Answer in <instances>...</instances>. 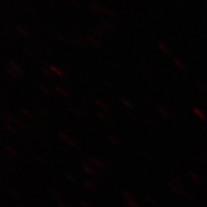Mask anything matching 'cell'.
I'll list each match as a JSON object with an SVG mask.
<instances>
[{
  "label": "cell",
  "instance_id": "cell-1",
  "mask_svg": "<svg viewBox=\"0 0 207 207\" xmlns=\"http://www.w3.org/2000/svg\"><path fill=\"white\" fill-rule=\"evenodd\" d=\"M94 34L98 37H103L105 36V34L107 33V30L103 27V25H100V24H97L95 25L93 28H92V31H91Z\"/></svg>",
  "mask_w": 207,
  "mask_h": 207
},
{
  "label": "cell",
  "instance_id": "cell-2",
  "mask_svg": "<svg viewBox=\"0 0 207 207\" xmlns=\"http://www.w3.org/2000/svg\"><path fill=\"white\" fill-rule=\"evenodd\" d=\"M72 42L74 43V44H76L78 47H80V48H85L86 45H87V39L86 38H84L82 37H81V36H79V37H77V38H72Z\"/></svg>",
  "mask_w": 207,
  "mask_h": 207
},
{
  "label": "cell",
  "instance_id": "cell-3",
  "mask_svg": "<svg viewBox=\"0 0 207 207\" xmlns=\"http://www.w3.org/2000/svg\"><path fill=\"white\" fill-rule=\"evenodd\" d=\"M9 67L10 68H12L13 71H16L19 76H22V75H24V72H23V70H22V68H21V66H20L16 61H15V60H10L9 61Z\"/></svg>",
  "mask_w": 207,
  "mask_h": 207
},
{
  "label": "cell",
  "instance_id": "cell-4",
  "mask_svg": "<svg viewBox=\"0 0 207 207\" xmlns=\"http://www.w3.org/2000/svg\"><path fill=\"white\" fill-rule=\"evenodd\" d=\"M49 69L53 72V74L56 76V77H61V78H64L65 77V72L61 68L58 67V66H55V65H50L49 66Z\"/></svg>",
  "mask_w": 207,
  "mask_h": 207
},
{
  "label": "cell",
  "instance_id": "cell-5",
  "mask_svg": "<svg viewBox=\"0 0 207 207\" xmlns=\"http://www.w3.org/2000/svg\"><path fill=\"white\" fill-rule=\"evenodd\" d=\"M87 160L89 161V163L92 164V165H94V166H96V167L103 168V167L106 166V164H105V163H103L102 160L98 159V158H97V157H95V156H88V157H87Z\"/></svg>",
  "mask_w": 207,
  "mask_h": 207
},
{
  "label": "cell",
  "instance_id": "cell-6",
  "mask_svg": "<svg viewBox=\"0 0 207 207\" xmlns=\"http://www.w3.org/2000/svg\"><path fill=\"white\" fill-rule=\"evenodd\" d=\"M60 137L64 141H65L67 144H69V146H71V147H73V148H75V149H77V150L79 149V148H78V145L76 144V143L71 139V138L69 137L67 134H65L64 133H60Z\"/></svg>",
  "mask_w": 207,
  "mask_h": 207
},
{
  "label": "cell",
  "instance_id": "cell-7",
  "mask_svg": "<svg viewBox=\"0 0 207 207\" xmlns=\"http://www.w3.org/2000/svg\"><path fill=\"white\" fill-rule=\"evenodd\" d=\"M70 112L73 113L76 116L81 117V118H85V117H86V113L84 111V110H82L80 107H70Z\"/></svg>",
  "mask_w": 207,
  "mask_h": 207
},
{
  "label": "cell",
  "instance_id": "cell-8",
  "mask_svg": "<svg viewBox=\"0 0 207 207\" xmlns=\"http://www.w3.org/2000/svg\"><path fill=\"white\" fill-rule=\"evenodd\" d=\"M88 7L90 8L95 13H98V15H102L103 13V8H101L100 7V5L98 4V3H96V2H90L89 3V5H88Z\"/></svg>",
  "mask_w": 207,
  "mask_h": 207
},
{
  "label": "cell",
  "instance_id": "cell-9",
  "mask_svg": "<svg viewBox=\"0 0 207 207\" xmlns=\"http://www.w3.org/2000/svg\"><path fill=\"white\" fill-rule=\"evenodd\" d=\"M82 169H84V171L86 172V174L90 175V176H95L96 175L95 169H93V167L91 166L90 164H88V163H82Z\"/></svg>",
  "mask_w": 207,
  "mask_h": 207
},
{
  "label": "cell",
  "instance_id": "cell-10",
  "mask_svg": "<svg viewBox=\"0 0 207 207\" xmlns=\"http://www.w3.org/2000/svg\"><path fill=\"white\" fill-rule=\"evenodd\" d=\"M94 103H95V105L97 106L98 107H100V108L103 109V110H105V111H107H107H108V112L111 111V109H110L103 102H102V101H100V100H97V99H96V100L94 101Z\"/></svg>",
  "mask_w": 207,
  "mask_h": 207
},
{
  "label": "cell",
  "instance_id": "cell-11",
  "mask_svg": "<svg viewBox=\"0 0 207 207\" xmlns=\"http://www.w3.org/2000/svg\"><path fill=\"white\" fill-rule=\"evenodd\" d=\"M55 91H56L58 94L61 95L63 97H68V96H69V92L67 90H65L64 87H61L60 85H56V86H55Z\"/></svg>",
  "mask_w": 207,
  "mask_h": 207
},
{
  "label": "cell",
  "instance_id": "cell-12",
  "mask_svg": "<svg viewBox=\"0 0 207 207\" xmlns=\"http://www.w3.org/2000/svg\"><path fill=\"white\" fill-rule=\"evenodd\" d=\"M86 39H87V42L91 43L93 46L97 47V48H100V47H101V43L99 42V40H98L97 38H95L94 37L87 36V37H86Z\"/></svg>",
  "mask_w": 207,
  "mask_h": 207
},
{
  "label": "cell",
  "instance_id": "cell-13",
  "mask_svg": "<svg viewBox=\"0 0 207 207\" xmlns=\"http://www.w3.org/2000/svg\"><path fill=\"white\" fill-rule=\"evenodd\" d=\"M103 15H107L108 17L112 18V19H116V16L115 13L110 10L109 8H107V7H103Z\"/></svg>",
  "mask_w": 207,
  "mask_h": 207
},
{
  "label": "cell",
  "instance_id": "cell-14",
  "mask_svg": "<svg viewBox=\"0 0 207 207\" xmlns=\"http://www.w3.org/2000/svg\"><path fill=\"white\" fill-rule=\"evenodd\" d=\"M16 30H17V32L21 34V36H23L26 39H29L30 38V34L27 32V30L25 29V28H23V27H21V26H17L16 27Z\"/></svg>",
  "mask_w": 207,
  "mask_h": 207
},
{
  "label": "cell",
  "instance_id": "cell-15",
  "mask_svg": "<svg viewBox=\"0 0 207 207\" xmlns=\"http://www.w3.org/2000/svg\"><path fill=\"white\" fill-rule=\"evenodd\" d=\"M120 102H121L125 107H127L128 108L133 109V108L134 107L133 103L132 102H130V100H129V99H127V98H125V97H121V98H120Z\"/></svg>",
  "mask_w": 207,
  "mask_h": 207
},
{
  "label": "cell",
  "instance_id": "cell-16",
  "mask_svg": "<svg viewBox=\"0 0 207 207\" xmlns=\"http://www.w3.org/2000/svg\"><path fill=\"white\" fill-rule=\"evenodd\" d=\"M157 47H158V49H159L163 54H165V55L170 54V50H169L168 46L166 44H164L163 42H158L157 43Z\"/></svg>",
  "mask_w": 207,
  "mask_h": 207
},
{
  "label": "cell",
  "instance_id": "cell-17",
  "mask_svg": "<svg viewBox=\"0 0 207 207\" xmlns=\"http://www.w3.org/2000/svg\"><path fill=\"white\" fill-rule=\"evenodd\" d=\"M172 63H174V64L178 68V69H180V70H182V71H185V64L182 63V61L180 60H178V59H172Z\"/></svg>",
  "mask_w": 207,
  "mask_h": 207
},
{
  "label": "cell",
  "instance_id": "cell-18",
  "mask_svg": "<svg viewBox=\"0 0 207 207\" xmlns=\"http://www.w3.org/2000/svg\"><path fill=\"white\" fill-rule=\"evenodd\" d=\"M102 22H103V27H105V28H106L107 31H110V32H113V31H114V29H115L114 25H113V24H111L110 22H108L107 20H106V19H103V20H102Z\"/></svg>",
  "mask_w": 207,
  "mask_h": 207
},
{
  "label": "cell",
  "instance_id": "cell-19",
  "mask_svg": "<svg viewBox=\"0 0 207 207\" xmlns=\"http://www.w3.org/2000/svg\"><path fill=\"white\" fill-rule=\"evenodd\" d=\"M107 140L110 143H112L113 145H115V146H119V145H120V141L118 140V138L113 136L112 134H107Z\"/></svg>",
  "mask_w": 207,
  "mask_h": 207
},
{
  "label": "cell",
  "instance_id": "cell-20",
  "mask_svg": "<svg viewBox=\"0 0 207 207\" xmlns=\"http://www.w3.org/2000/svg\"><path fill=\"white\" fill-rule=\"evenodd\" d=\"M20 113L23 114L25 117H27V118H29V119H33L34 118L33 113L30 111L29 109H27L25 107H21V108H20Z\"/></svg>",
  "mask_w": 207,
  "mask_h": 207
},
{
  "label": "cell",
  "instance_id": "cell-21",
  "mask_svg": "<svg viewBox=\"0 0 207 207\" xmlns=\"http://www.w3.org/2000/svg\"><path fill=\"white\" fill-rule=\"evenodd\" d=\"M2 118L5 120V122H7V123H12V122H15V120H16V118H13V117L11 115V114H9V113H6V112H2Z\"/></svg>",
  "mask_w": 207,
  "mask_h": 207
},
{
  "label": "cell",
  "instance_id": "cell-22",
  "mask_svg": "<svg viewBox=\"0 0 207 207\" xmlns=\"http://www.w3.org/2000/svg\"><path fill=\"white\" fill-rule=\"evenodd\" d=\"M4 151H6V153H8L9 154L13 155V156L17 155L16 151V150H13L11 146H8V145H5V146H4Z\"/></svg>",
  "mask_w": 207,
  "mask_h": 207
},
{
  "label": "cell",
  "instance_id": "cell-23",
  "mask_svg": "<svg viewBox=\"0 0 207 207\" xmlns=\"http://www.w3.org/2000/svg\"><path fill=\"white\" fill-rule=\"evenodd\" d=\"M96 115H97L98 118L101 119L103 123H106V124H108V123H109V118L107 117V115L103 114V113H102V112H97V113H96Z\"/></svg>",
  "mask_w": 207,
  "mask_h": 207
},
{
  "label": "cell",
  "instance_id": "cell-24",
  "mask_svg": "<svg viewBox=\"0 0 207 207\" xmlns=\"http://www.w3.org/2000/svg\"><path fill=\"white\" fill-rule=\"evenodd\" d=\"M42 71H43V73H44L49 79H51V80H55V79H56V76H55V75L53 74V72L50 70L49 68H48V69L43 68V69H42Z\"/></svg>",
  "mask_w": 207,
  "mask_h": 207
},
{
  "label": "cell",
  "instance_id": "cell-25",
  "mask_svg": "<svg viewBox=\"0 0 207 207\" xmlns=\"http://www.w3.org/2000/svg\"><path fill=\"white\" fill-rule=\"evenodd\" d=\"M34 159H36V160H37L39 164L43 165V166H46V165H47L46 160L44 159L43 157H41L39 154H34Z\"/></svg>",
  "mask_w": 207,
  "mask_h": 207
},
{
  "label": "cell",
  "instance_id": "cell-26",
  "mask_svg": "<svg viewBox=\"0 0 207 207\" xmlns=\"http://www.w3.org/2000/svg\"><path fill=\"white\" fill-rule=\"evenodd\" d=\"M4 127L6 128V129H8L9 132H10L11 133H13V134H15V133H16V129L11 125V123H7V122H5V123H4Z\"/></svg>",
  "mask_w": 207,
  "mask_h": 207
},
{
  "label": "cell",
  "instance_id": "cell-27",
  "mask_svg": "<svg viewBox=\"0 0 207 207\" xmlns=\"http://www.w3.org/2000/svg\"><path fill=\"white\" fill-rule=\"evenodd\" d=\"M13 123H16L17 126H19L20 128L24 129L25 130H29V129H30V128H29L28 126H27L25 123H23L22 121H20V120H18V119H16V120H15V122H13Z\"/></svg>",
  "mask_w": 207,
  "mask_h": 207
},
{
  "label": "cell",
  "instance_id": "cell-28",
  "mask_svg": "<svg viewBox=\"0 0 207 207\" xmlns=\"http://www.w3.org/2000/svg\"><path fill=\"white\" fill-rule=\"evenodd\" d=\"M157 110H158V112L161 113V115H163L164 117H166V118H169V117H170V113H169L164 107H157Z\"/></svg>",
  "mask_w": 207,
  "mask_h": 207
},
{
  "label": "cell",
  "instance_id": "cell-29",
  "mask_svg": "<svg viewBox=\"0 0 207 207\" xmlns=\"http://www.w3.org/2000/svg\"><path fill=\"white\" fill-rule=\"evenodd\" d=\"M6 71H7V73H8V74L11 76V77H13V78H16H16H18V76H19V75H18L16 71H13L12 68H10V67H7Z\"/></svg>",
  "mask_w": 207,
  "mask_h": 207
},
{
  "label": "cell",
  "instance_id": "cell-30",
  "mask_svg": "<svg viewBox=\"0 0 207 207\" xmlns=\"http://www.w3.org/2000/svg\"><path fill=\"white\" fill-rule=\"evenodd\" d=\"M58 38H59V39H60L64 45H66V46H70V45H71L70 40H69L67 38H65V37H64V36H59Z\"/></svg>",
  "mask_w": 207,
  "mask_h": 207
},
{
  "label": "cell",
  "instance_id": "cell-31",
  "mask_svg": "<svg viewBox=\"0 0 207 207\" xmlns=\"http://www.w3.org/2000/svg\"><path fill=\"white\" fill-rule=\"evenodd\" d=\"M38 88L40 89L41 91H43L44 93H47V94H50L51 93V90L49 88H48L47 86H46V85H44V84H39L38 85Z\"/></svg>",
  "mask_w": 207,
  "mask_h": 207
},
{
  "label": "cell",
  "instance_id": "cell-32",
  "mask_svg": "<svg viewBox=\"0 0 207 207\" xmlns=\"http://www.w3.org/2000/svg\"><path fill=\"white\" fill-rule=\"evenodd\" d=\"M22 51H23V53L26 55L27 57H29V58H31V59H34V53L31 51V50H29L28 48H22Z\"/></svg>",
  "mask_w": 207,
  "mask_h": 207
},
{
  "label": "cell",
  "instance_id": "cell-33",
  "mask_svg": "<svg viewBox=\"0 0 207 207\" xmlns=\"http://www.w3.org/2000/svg\"><path fill=\"white\" fill-rule=\"evenodd\" d=\"M23 8L25 9V11H27V12H28V13H30V15H32L33 16H37V13H34V12L33 11V9L31 8L30 6H28V5L24 4V5H23Z\"/></svg>",
  "mask_w": 207,
  "mask_h": 207
},
{
  "label": "cell",
  "instance_id": "cell-34",
  "mask_svg": "<svg viewBox=\"0 0 207 207\" xmlns=\"http://www.w3.org/2000/svg\"><path fill=\"white\" fill-rule=\"evenodd\" d=\"M38 111L44 117H49V112L47 111L45 108H42V107H38Z\"/></svg>",
  "mask_w": 207,
  "mask_h": 207
},
{
  "label": "cell",
  "instance_id": "cell-35",
  "mask_svg": "<svg viewBox=\"0 0 207 207\" xmlns=\"http://www.w3.org/2000/svg\"><path fill=\"white\" fill-rule=\"evenodd\" d=\"M123 195L126 197L127 201H128V199H134L133 195L130 192H128V191H123Z\"/></svg>",
  "mask_w": 207,
  "mask_h": 207
},
{
  "label": "cell",
  "instance_id": "cell-36",
  "mask_svg": "<svg viewBox=\"0 0 207 207\" xmlns=\"http://www.w3.org/2000/svg\"><path fill=\"white\" fill-rule=\"evenodd\" d=\"M139 154H140L143 157L147 158V159H148L149 161L151 160V154H149V153H147V151H139Z\"/></svg>",
  "mask_w": 207,
  "mask_h": 207
},
{
  "label": "cell",
  "instance_id": "cell-37",
  "mask_svg": "<svg viewBox=\"0 0 207 207\" xmlns=\"http://www.w3.org/2000/svg\"><path fill=\"white\" fill-rule=\"evenodd\" d=\"M85 187H87L88 189L93 190V191H97V188L95 187V185H93L90 182H85Z\"/></svg>",
  "mask_w": 207,
  "mask_h": 207
},
{
  "label": "cell",
  "instance_id": "cell-38",
  "mask_svg": "<svg viewBox=\"0 0 207 207\" xmlns=\"http://www.w3.org/2000/svg\"><path fill=\"white\" fill-rule=\"evenodd\" d=\"M168 187L172 190V191H174V192H177L178 190H177V187H176V185L175 184V183H168Z\"/></svg>",
  "mask_w": 207,
  "mask_h": 207
},
{
  "label": "cell",
  "instance_id": "cell-39",
  "mask_svg": "<svg viewBox=\"0 0 207 207\" xmlns=\"http://www.w3.org/2000/svg\"><path fill=\"white\" fill-rule=\"evenodd\" d=\"M127 202H128V203H129V206H132V207H139V206H138V204L135 202L134 199H128Z\"/></svg>",
  "mask_w": 207,
  "mask_h": 207
},
{
  "label": "cell",
  "instance_id": "cell-40",
  "mask_svg": "<svg viewBox=\"0 0 207 207\" xmlns=\"http://www.w3.org/2000/svg\"><path fill=\"white\" fill-rule=\"evenodd\" d=\"M146 122L148 123V125L151 126V127H153V128H155V127H156V126H155V124H154V121H151L150 118H146Z\"/></svg>",
  "mask_w": 207,
  "mask_h": 207
},
{
  "label": "cell",
  "instance_id": "cell-41",
  "mask_svg": "<svg viewBox=\"0 0 207 207\" xmlns=\"http://www.w3.org/2000/svg\"><path fill=\"white\" fill-rule=\"evenodd\" d=\"M126 114L128 115V117H129V118H132L133 120H136L137 119V117L133 114V113H130V112H129V111H126Z\"/></svg>",
  "mask_w": 207,
  "mask_h": 207
},
{
  "label": "cell",
  "instance_id": "cell-42",
  "mask_svg": "<svg viewBox=\"0 0 207 207\" xmlns=\"http://www.w3.org/2000/svg\"><path fill=\"white\" fill-rule=\"evenodd\" d=\"M69 1H70V3H72L74 6H76L77 7V8H81V5L78 3V1L77 0H69Z\"/></svg>",
  "mask_w": 207,
  "mask_h": 207
},
{
  "label": "cell",
  "instance_id": "cell-43",
  "mask_svg": "<svg viewBox=\"0 0 207 207\" xmlns=\"http://www.w3.org/2000/svg\"><path fill=\"white\" fill-rule=\"evenodd\" d=\"M9 193L11 195H13V196H15V197H16V198H18L19 196L17 195V193H16V191H15V190H13V189H9Z\"/></svg>",
  "mask_w": 207,
  "mask_h": 207
},
{
  "label": "cell",
  "instance_id": "cell-44",
  "mask_svg": "<svg viewBox=\"0 0 207 207\" xmlns=\"http://www.w3.org/2000/svg\"><path fill=\"white\" fill-rule=\"evenodd\" d=\"M103 84H105V85L107 86V87H108V88H110V89H113L114 88V86L110 84L109 82H103Z\"/></svg>",
  "mask_w": 207,
  "mask_h": 207
},
{
  "label": "cell",
  "instance_id": "cell-45",
  "mask_svg": "<svg viewBox=\"0 0 207 207\" xmlns=\"http://www.w3.org/2000/svg\"><path fill=\"white\" fill-rule=\"evenodd\" d=\"M147 198H148V201L151 202V203H153V204H154V205H157V203H156V202L154 201V198H151V197H147Z\"/></svg>",
  "mask_w": 207,
  "mask_h": 207
},
{
  "label": "cell",
  "instance_id": "cell-46",
  "mask_svg": "<svg viewBox=\"0 0 207 207\" xmlns=\"http://www.w3.org/2000/svg\"><path fill=\"white\" fill-rule=\"evenodd\" d=\"M50 192H51V194H52L53 196H55V197H56V198H60V196H59V195L57 194V193H56V191H53V190H50Z\"/></svg>",
  "mask_w": 207,
  "mask_h": 207
},
{
  "label": "cell",
  "instance_id": "cell-47",
  "mask_svg": "<svg viewBox=\"0 0 207 207\" xmlns=\"http://www.w3.org/2000/svg\"><path fill=\"white\" fill-rule=\"evenodd\" d=\"M81 204H82V206H84V207H90V206H89L87 203H85V202H81Z\"/></svg>",
  "mask_w": 207,
  "mask_h": 207
},
{
  "label": "cell",
  "instance_id": "cell-48",
  "mask_svg": "<svg viewBox=\"0 0 207 207\" xmlns=\"http://www.w3.org/2000/svg\"><path fill=\"white\" fill-rule=\"evenodd\" d=\"M58 206H59V207H66V206H65L64 204H63V203H58Z\"/></svg>",
  "mask_w": 207,
  "mask_h": 207
},
{
  "label": "cell",
  "instance_id": "cell-49",
  "mask_svg": "<svg viewBox=\"0 0 207 207\" xmlns=\"http://www.w3.org/2000/svg\"><path fill=\"white\" fill-rule=\"evenodd\" d=\"M90 1H91V2H93V0H90Z\"/></svg>",
  "mask_w": 207,
  "mask_h": 207
}]
</instances>
